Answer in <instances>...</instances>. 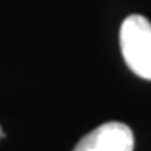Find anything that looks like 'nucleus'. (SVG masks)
<instances>
[{
  "instance_id": "2",
  "label": "nucleus",
  "mask_w": 151,
  "mask_h": 151,
  "mask_svg": "<svg viewBox=\"0 0 151 151\" xmlns=\"http://www.w3.org/2000/svg\"><path fill=\"white\" fill-rule=\"evenodd\" d=\"M135 137L122 122H106L78 140L73 151H133Z\"/></svg>"
},
{
  "instance_id": "1",
  "label": "nucleus",
  "mask_w": 151,
  "mask_h": 151,
  "mask_svg": "<svg viewBox=\"0 0 151 151\" xmlns=\"http://www.w3.org/2000/svg\"><path fill=\"white\" fill-rule=\"evenodd\" d=\"M122 57L137 77L151 80V22L142 15H129L120 26Z\"/></svg>"
},
{
  "instance_id": "3",
  "label": "nucleus",
  "mask_w": 151,
  "mask_h": 151,
  "mask_svg": "<svg viewBox=\"0 0 151 151\" xmlns=\"http://www.w3.org/2000/svg\"><path fill=\"white\" fill-rule=\"evenodd\" d=\"M0 137H2V127H0Z\"/></svg>"
}]
</instances>
